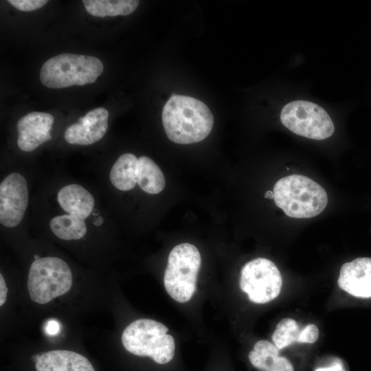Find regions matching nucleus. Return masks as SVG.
Wrapping results in <instances>:
<instances>
[{
  "instance_id": "nucleus-21",
  "label": "nucleus",
  "mask_w": 371,
  "mask_h": 371,
  "mask_svg": "<svg viewBox=\"0 0 371 371\" xmlns=\"http://www.w3.org/2000/svg\"><path fill=\"white\" fill-rule=\"evenodd\" d=\"M8 2L16 9L29 12L37 10L44 6L47 1L46 0H8Z\"/></svg>"
},
{
  "instance_id": "nucleus-13",
  "label": "nucleus",
  "mask_w": 371,
  "mask_h": 371,
  "mask_svg": "<svg viewBox=\"0 0 371 371\" xmlns=\"http://www.w3.org/2000/svg\"><path fill=\"white\" fill-rule=\"evenodd\" d=\"M35 368L36 371H95L85 357L65 350H51L38 355Z\"/></svg>"
},
{
  "instance_id": "nucleus-6",
  "label": "nucleus",
  "mask_w": 371,
  "mask_h": 371,
  "mask_svg": "<svg viewBox=\"0 0 371 371\" xmlns=\"http://www.w3.org/2000/svg\"><path fill=\"white\" fill-rule=\"evenodd\" d=\"M72 273L68 265L57 257L36 259L31 265L27 289L31 300L44 304L65 294L72 285Z\"/></svg>"
},
{
  "instance_id": "nucleus-25",
  "label": "nucleus",
  "mask_w": 371,
  "mask_h": 371,
  "mask_svg": "<svg viewBox=\"0 0 371 371\" xmlns=\"http://www.w3.org/2000/svg\"><path fill=\"white\" fill-rule=\"evenodd\" d=\"M315 371H345L339 362H336L330 367L319 368Z\"/></svg>"
},
{
  "instance_id": "nucleus-3",
  "label": "nucleus",
  "mask_w": 371,
  "mask_h": 371,
  "mask_svg": "<svg viewBox=\"0 0 371 371\" xmlns=\"http://www.w3.org/2000/svg\"><path fill=\"white\" fill-rule=\"evenodd\" d=\"M103 69L102 63L95 56L63 53L43 65L40 79L43 85L52 89L82 86L93 83Z\"/></svg>"
},
{
  "instance_id": "nucleus-17",
  "label": "nucleus",
  "mask_w": 371,
  "mask_h": 371,
  "mask_svg": "<svg viewBox=\"0 0 371 371\" xmlns=\"http://www.w3.org/2000/svg\"><path fill=\"white\" fill-rule=\"evenodd\" d=\"M137 183L143 191L151 194L161 192L166 184L160 168L146 156L138 158Z\"/></svg>"
},
{
  "instance_id": "nucleus-11",
  "label": "nucleus",
  "mask_w": 371,
  "mask_h": 371,
  "mask_svg": "<svg viewBox=\"0 0 371 371\" xmlns=\"http://www.w3.org/2000/svg\"><path fill=\"white\" fill-rule=\"evenodd\" d=\"M109 111L99 107L89 111L79 118V123L68 126L65 132V139L70 144L90 145L105 135L108 128Z\"/></svg>"
},
{
  "instance_id": "nucleus-26",
  "label": "nucleus",
  "mask_w": 371,
  "mask_h": 371,
  "mask_svg": "<svg viewBox=\"0 0 371 371\" xmlns=\"http://www.w3.org/2000/svg\"><path fill=\"white\" fill-rule=\"evenodd\" d=\"M265 197L266 199H273L274 198L273 192L270 191V190L266 192L265 194Z\"/></svg>"
},
{
  "instance_id": "nucleus-2",
  "label": "nucleus",
  "mask_w": 371,
  "mask_h": 371,
  "mask_svg": "<svg viewBox=\"0 0 371 371\" xmlns=\"http://www.w3.org/2000/svg\"><path fill=\"white\" fill-rule=\"evenodd\" d=\"M273 194L276 205L291 218L314 217L328 203L325 190L313 179L300 175L279 179L274 185Z\"/></svg>"
},
{
  "instance_id": "nucleus-5",
  "label": "nucleus",
  "mask_w": 371,
  "mask_h": 371,
  "mask_svg": "<svg viewBox=\"0 0 371 371\" xmlns=\"http://www.w3.org/2000/svg\"><path fill=\"white\" fill-rule=\"evenodd\" d=\"M201 264L198 249L190 243L176 245L170 252L164 284L169 295L177 302L189 301L196 290Z\"/></svg>"
},
{
  "instance_id": "nucleus-16",
  "label": "nucleus",
  "mask_w": 371,
  "mask_h": 371,
  "mask_svg": "<svg viewBox=\"0 0 371 371\" xmlns=\"http://www.w3.org/2000/svg\"><path fill=\"white\" fill-rule=\"evenodd\" d=\"M138 158L132 153L120 156L113 165L109 178L112 185L119 190L128 191L137 183Z\"/></svg>"
},
{
  "instance_id": "nucleus-19",
  "label": "nucleus",
  "mask_w": 371,
  "mask_h": 371,
  "mask_svg": "<svg viewBox=\"0 0 371 371\" xmlns=\"http://www.w3.org/2000/svg\"><path fill=\"white\" fill-rule=\"evenodd\" d=\"M49 226L53 234L62 240H78L87 233L85 220L69 214L54 217Z\"/></svg>"
},
{
  "instance_id": "nucleus-1",
  "label": "nucleus",
  "mask_w": 371,
  "mask_h": 371,
  "mask_svg": "<svg viewBox=\"0 0 371 371\" xmlns=\"http://www.w3.org/2000/svg\"><path fill=\"white\" fill-rule=\"evenodd\" d=\"M165 132L176 144H190L206 138L214 123L212 113L202 101L173 93L161 113Z\"/></svg>"
},
{
  "instance_id": "nucleus-15",
  "label": "nucleus",
  "mask_w": 371,
  "mask_h": 371,
  "mask_svg": "<svg viewBox=\"0 0 371 371\" xmlns=\"http://www.w3.org/2000/svg\"><path fill=\"white\" fill-rule=\"evenodd\" d=\"M280 350L267 340L256 342L248 357L250 363L262 371H293L291 362L279 355Z\"/></svg>"
},
{
  "instance_id": "nucleus-18",
  "label": "nucleus",
  "mask_w": 371,
  "mask_h": 371,
  "mask_svg": "<svg viewBox=\"0 0 371 371\" xmlns=\"http://www.w3.org/2000/svg\"><path fill=\"white\" fill-rule=\"evenodd\" d=\"M88 13L94 16H126L133 12L139 1L135 0H84Z\"/></svg>"
},
{
  "instance_id": "nucleus-20",
  "label": "nucleus",
  "mask_w": 371,
  "mask_h": 371,
  "mask_svg": "<svg viewBox=\"0 0 371 371\" xmlns=\"http://www.w3.org/2000/svg\"><path fill=\"white\" fill-rule=\"evenodd\" d=\"M301 331L295 320L284 318L277 324L272 335V341L278 348L281 350L294 342L299 343Z\"/></svg>"
},
{
  "instance_id": "nucleus-22",
  "label": "nucleus",
  "mask_w": 371,
  "mask_h": 371,
  "mask_svg": "<svg viewBox=\"0 0 371 371\" xmlns=\"http://www.w3.org/2000/svg\"><path fill=\"white\" fill-rule=\"evenodd\" d=\"M319 337V330L315 324H308L302 329L299 343H315Z\"/></svg>"
},
{
  "instance_id": "nucleus-12",
  "label": "nucleus",
  "mask_w": 371,
  "mask_h": 371,
  "mask_svg": "<svg viewBox=\"0 0 371 371\" xmlns=\"http://www.w3.org/2000/svg\"><path fill=\"white\" fill-rule=\"evenodd\" d=\"M338 285L355 297H371V258H358L344 263L340 269Z\"/></svg>"
},
{
  "instance_id": "nucleus-24",
  "label": "nucleus",
  "mask_w": 371,
  "mask_h": 371,
  "mask_svg": "<svg viewBox=\"0 0 371 371\" xmlns=\"http://www.w3.org/2000/svg\"><path fill=\"white\" fill-rule=\"evenodd\" d=\"M8 288L3 277V275L0 274V306H2L7 298Z\"/></svg>"
},
{
  "instance_id": "nucleus-23",
  "label": "nucleus",
  "mask_w": 371,
  "mask_h": 371,
  "mask_svg": "<svg viewBox=\"0 0 371 371\" xmlns=\"http://www.w3.org/2000/svg\"><path fill=\"white\" fill-rule=\"evenodd\" d=\"M45 331L49 335H56L60 332V325L54 319L49 320L45 325Z\"/></svg>"
},
{
  "instance_id": "nucleus-14",
  "label": "nucleus",
  "mask_w": 371,
  "mask_h": 371,
  "mask_svg": "<svg viewBox=\"0 0 371 371\" xmlns=\"http://www.w3.org/2000/svg\"><path fill=\"white\" fill-rule=\"evenodd\" d=\"M57 200L69 214L84 220L91 214L95 204L92 194L78 184H69L62 188L57 194Z\"/></svg>"
},
{
  "instance_id": "nucleus-9",
  "label": "nucleus",
  "mask_w": 371,
  "mask_h": 371,
  "mask_svg": "<svg viewBox=\"0 0 371 371\" xmlns=\"http://www.w3.org/2000/svg\"><path fill=\"white\" fill-rule=\"evenodd\" d=\"M29 201L27 183L19 173L8 175L0 184V223L14 227L22 221Z\"/></svg>"
},
{
  "instance_id": "nucleus-4",
  "label": "nucleus",
  "mask_w": 371,
  "mask_h": 371,
  "mask_svg": "<svg viewBox=\"0 0 371 371\" xmlns=\"http://www.w3.org/2000/svg\"><path fill=\"white\" fill-rule=\"evenodd\" d=\"M168 328L150 319H139L124 330L122 343L130 353L149 357L159 364L170 361L175 355V344Z\"/></svg>"
},
{
  "instance_id": "nucleus-7",
  "label": "nucleus",
  "mask_w": 371,
  "mask_h": 371,
  "mask_svg": "<svg viewBox=\"0 0 371 371\" xmlns=\"http://www.w3.org/2000/svg\"><path fill=\"white\" fill-rule=\"evenodd\" d=\"M280 120L293 133L311 139H325L330 137L335 131L328 113L320 106L309 101L289 102L281 111Z\"/></svg>"
},
{
  "instance_id": "nucleus-8",
  "label": "nucleus",
  "mask_w": 371,
  "mask_h": 371,
  "mask_svg": "<svg viewBox=\"0 0 371 371\" xmlns=\"http://www.w3.org/2000/svg\"><path fill=\"white\" fill-rule=\"evenodd\" d=\"M282 283L278 267L266 258L254 259L241 270L240 287L256 304H265L276 298L280 293Z\"/></svg>"
},
{
  "instance_id": "nucleus-10",
  "label": "nucleus",
  "mask_w": 371,
  "mask_h": 371,
  "mask_svg": "<svg viewBox=\"0 0 371 371\" xmlns=\"http://www.w3.org/2000/svg\"><path fill=\"white\" fill-rule=\"evenodd\" d=\"M54 118L44 112H31L21 117L16 124L17 144L25 152L32 151L52 138L50 130Z\"/></svg>"
}]
</instances>
